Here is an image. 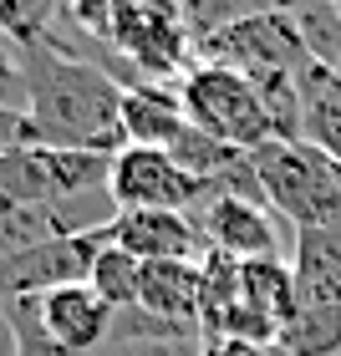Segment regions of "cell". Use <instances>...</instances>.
Wrapping results in <instances>:
<instances>
[{
  "instance_id": "cell-20",
  "label": "cell",
  "mask_w": 341,
  "mask_h": 356,
  "mask_svg": "<svg viewBox=\"0 0 341 356\" xmlns=\"http://www.w3.org/2000/svg\"><path fill=\"white\" fill-rule=\"evenodd\" d=\"M133 6H138V0H61V15H67L82 36H92L97 46H107V51H112V36H118L122 15Z\"/></svg>"
},
{
  "instance_id": "cell-16",
  "label": "cell",
  "mask_w": 341,
  "mask_h": 356,
  "mask_svg": "<svg viewBox=\"0 0 341 356\" xmlns=\"http://www.w3.org/2000/svg\"><path fill=\"white\" fill-rule=\"evenodd\" d=\"M306 0H178V10H184V21L193 31V46L204 36H214V31L235 26V21H250V15H275V10H296Z\"/></svg>"
},
{
  "instance_id": "cell-4",
  "label": "cell",
  "mask_w": 341,
  "mask_h": 356,
  "mask_svg": "<svg viewBox=\"0 0 341 356\" xmlns=\"http://www.w3.org/2000/svg\"><path fill=\"white\" fill-rule=\"evenodd\" d=\"M193 61H214V67H230L239 76H306L316 67L311 51H306L296 21L285 10L275 15H250V21H235L204 36L193 46Z\"/></svg>"
},
{
  "instance_id": "cell-15",
  "label": "cell",
  "mask_w": 341,
  "mask_h": 356,
  "mask_svg": "<svg viewBox=\"0 0 341 356\" xmlns=\"http://www.w3.org/2000/svg\"><path fill=\"white\" fill-rule=\"evenodd\" d=\"M285 356H336L341 351V305H296L285 331L275 336Z\"/></svg>"
},
{
  "instance_id": "cell-8",
  "label": "cell",
  "mask_w": 341,
  "mask_h": 356,
  "mask_svg": "<svg viewBox=\"0 0 341 356\" xmlns=\"http://www.w3.org/2000/svg\"><path fill=\"white\" fill-rule=\"evenodd\" d=\"M107 239L122 254L153 265V260H199L204 254V234L189 214H112L107 219Z\"/></svg>"
},
{
  "instance_id": "cell-13",
  "label": "cell",
  "mask_w": 341,
  "mask_h": 356,
  "mask_svg": "<svg viewBox=\"0 0 341 356\" xmlns=\"http://www.w3.org/2000/svg\"><path fill=\"white\" fill-rule=\"evenodd\" d=\"M138 311L168 326H199V265L193 260H153L143 265Z\"/></svg>"
},
{
  "instance_id": "cell-22",
  "label": "cell",
  "mask_w": 341,
  "mask_h": 356,
  "mask_svg": "<svg viewBox=\"0 0 341 356\" xmlns=\"http://www.w3.org/2000/svg\"><path fill=\"white\" fill-rule=\"evenodd\" d=\"M26 143H31L26 112H15V107H0V153H10V148H26Z\"/></svg>"
},
{
  "instance_id": "cell-23",
  "label": "cell",
  "mask_w": 341,
  "mask_h": 356,
  "mask_svg": "<svg viewBox=\"0 0 341 356\" xmlns=\"http://www.w3.org/2000/svg\"><path fill=\"white\" fill-rule=\"evenodd\" d=\"M199 356H260V341H239V336H204Z\"/></svg>"
},
{
  "instance_id": "cell-24",
  "label": "cell",
  "mask_w": 341,
  "mask_h": 356,
  "mask_svg": "<svg viewBox=\"0 0 341 356\" xmlns=\"http://www.w3.org/2000/svg\"><path fill=\"white\" fill-rule=\"evenodd\" d=\"M0 356H15V336H10V321L0 311Z\"/></svg>"
},
{
  "instance_id": "cell-19",
  "label": "cell",
  "mask_w": 341,
  "mask_h": 356,
  "mask_svg": "<svg viewBox=\"0 0 341 356\" xmlns=\"http://www.w3.org/2000/svg\"><path fill=\"white\" fill-rule=\"evenodd\" d=\"M61 15V0H0V26L10 31L15 46H36L51 36Z\"/></svg>"
},
{
  "instance_id": "cell-18",
  "label": "cell",
  "mask_w": 341,
  "mask_h": 356,
  "mask_svg": "<svg viewBox=\"0 0 341 356\" xmlns=\"http://www.w3.org/2000/svg\"><path fill=\"white\" fill-rule=\"evenodd\" d=\"M0 311H6V321H10L15 356H72L51 331H46V321H41V300H36V296H21V300L0 305Z\"/></svg>"
},
{
  "instance_id": "cell-2",
  "label": "cell",
  "mask_w": 341,
  "mask_h": 356,
  "mask_svg": "<svg viewBox=\"0 0 341 356\" xmlns=\"http://www.w3.org/2000/svg\"><path fill=\"white\" fill-rule=\"evenodd\" d=\"M250 163L260 178V193H265V209L285 214L296 229H311V224H326L341 214V163H331L316 143L275 138L250 153Z\"/></svg>"
},
{
  "instance_id": "cell-10",
  "label": "cell",
  "mask_w": 341,
  "mask_h": 356,
  "mask_svg": "<svg viewBox=\"0 0 341 356\" xmlns=\"http://www.w3.org/2000/svg\"><path fill=\"white\" fill-rule=\"evenodd\" d=\"M189 127L184 97L164 82H133L122 92V143L127 148H164Z\"/></svg>"
},
{
  "instance_id": "cell-11",
  "label": "cell",
  "mask_w": 341,
  "mask_h": 356,
  "mask_svg": "<svg viewBox=\"0 0 341 356\" xmlns=\"http://www.w3.org/2000/svg\"><path fill=\"white\" fill-rule=\"evenodd\" d=\"M296 296L301 305H341V214L296 229Z\"/></svg>"
},
{
  "instance_id": "cell-25",
  "label": "cell",
  "mask_w": 341,
  "mask_h": 356,
  "mask_svg": "<svg viewBox=\"0 0 341 356\" xmlns=\"http://www.w3.org/2000/svg\"><path fill=\"white\" fill-rule=\"evenodd\" d=\"M336 10H341V0H336Z\"/></svg>"
},
{
  "instance_id": "cell-14",
  "label": "cell",
  "mask_w": 341,
  "mask_h": 356,
  "mask_svg": "<svg viewBox=\"0 0 341 356\" xmlns=\"http://www.w3.org/2000/svg\"><path fill=\"white\" fill-rule=\"evenodd\" d=\"M301 138L341 163V76L311 67L301 76Z\"/></svg>"
},
{
  "instance_id": "cell-7",
  "label": "cell",
  "mask_w": 341,
  "mask_h": 356,
  "mask_svg": "<svg viewBox=\"0 0 341 356\" xmlns=\"http://www.w3.org/2000/svg\"><path fill=\"white\" fill-rule=\"evenodd\" d=\"M199 234L204 245L224 254V260L245 265V260H265L275 254V224H270V209L265 204H250V199H209L199 209Z\"/></svg>"
},
{
  "instance_id": "cell-17",
  "label": "cell",
  "mask_w": 341,
  "mask_h": 356,
  "mask_svg": "<svg viewBox=\"0 0 341 356\" xmlns=\"http://www.w3.org/2000/svg\"><path fill=\"white\" fill-rule=\"evenodd\" d=\"M87 285L112 305V311H133V305H138V285H143V260L122 254V250L107 239L102 254H97V265H92V280H87Z\"/></svg>"
},
{
  "instance_id": "cell-9",
  "label": "cell",
  "mask_w": 341,
  "mask_h": 356,
  "mask_svg": "<svg viewBox=\"0 0 341 356\" xmlns=\"http://www.w3.org/2000/svg\"><path fill=\"white\" fill-rule=\"evenodd\" d=\"M36 300H41L46 331H51L72 356H87V351L112 341V321H118V311H112L87 280L82 285H56V290H46V296H36Z\"/></svg>"
},
{
  "instance_id": "cell-6",
  "label": "cell",
  "mask_w": 341,
  "mask_h": 356,
  "mask_svg": "<svg viewBox=\"0 0 341 356\" xmlns=\"http://www.w3.org/2000/svg\"><path fill=\"white\" fill-rule=\"evenodd\" d=\"M107 199L118 204V214H148V209L189 214V209L209 204V193L164 148H118L112 153V173H107Z\"/></svg>"
},
{
  "instance_id": "cell-1",
  "label": "cell",
  "mask_w": 341,
  "mask_h": 356,
  "mask_svg": "<svg viewBox=\"0 0 341 356\" xmlns=\"http://www.w3.org/2000/svg\"><path fill=\"white\" fill-rule=\"evenodd\" d=\"M26 127L31 143L67 153H118L122 143V82L102 61L61 51L56 41L21 46Z\"/></svg>"
},
{
  "instance_id": "cell-3",
  "label": "cell",
  "mask_w": 341,
  "mask_h": 356,
  "mask_svg": "<svg viewBox=\"0 0 341 356\" xmlns=\"http://www.w3.org/2000/svg\"><path fill=\"white\" fill-rule=\"evenodd\" d=\"M178 97H184V112H189V127L230 143V148H265L275 143V127L265 118V102L250 76H239L230 67H214V61H193L189 76L178 82Z\"/></svg>"
},
{
  "instance_id": "cell-5",
  "label": "cell",
  "mask_w": 341,
  "mask_h": 356,
  "mask_svg": "<svg viewBox=\"0 0 341 356\" xmlns=\"http://www.w3.org/2000/svg\"><path fill=\"white\" fill-rule=\"evenodd\" d=\"M112 51L127 56V72L138 82H184L193 67V31L178 10V0H138L133 10L122 15L118 36H112Z\"/></svg>"
},
{
  "instance_id": "cell-12",
  "label": "cell",
  "mask_w": 341,
  "mask_h": 356,
  "mask_svg": "<svg viewBox=\"0 0 341 356\" xmlns=\"http://www.w3.org/2000/svg\"><path fill=\"white\" fill-rule=\"evenodd\" d=\"M239 300H245V311L255 316V326L270 336L285 331V321L296 316V270H290L280 254H265V260H245L239 265Z\"/></svg>"
},
{
  "instance_id": "cell-21",
  "label": "cell",
  "mask_w": 341,
  "mask_h": 356,
  "mask_svg": "<svg viewBox=\"0 0 341 356\" xmlns=\"http://www.w3.org/2000/svg\"><path fill=\"white\" fill-rule=\"evenodd\" d=\"M0 107L26 112V72H21V46L0 26Z\"/></svg>"
}]
</instances>
